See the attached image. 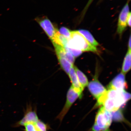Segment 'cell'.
Masks as SVG:
<instances>
[{
	"mask_svg": "<svg viewBox=\"0 0 131 131\" xmlns=\"http://www.w3.org/2000/svg\"><path fill=\"white\" fill-rule=\"evenodd\" d=\"M67 47L80 50L82 51L97 52L95 46L90 44L78 31H71L70 38L68 40Z\"/></svg>",
	"mask_w": 131,
	"mask_h": 131,
	"instance_id": "1",
	"label": "cell"
},
{
	"mask_svg": "<svg viewBox=\"0 0 131 131\" xmlns=\"http://www.w3.org/2000/svg\"><path fill=\"white\" fill-rule=\"evenodd\" d=\"M112 121L111 112L105 110L102 107L96 114L95 124L101 129V131H110L109 127Z\"/></svg>",
	"mask_w": 131,
	"mask_h": 131,
	"instance_id": "2",
	"label": "cell"
},
{
	"mask_svg": "<svg viewBox=\"0 0 131 131\" xmlns=\"http://www.w3.org/2000/svg\"><path fill=\"white\" fill-rule=\"evenodd\" d=\"M82 94L76 91L71 86L68 90L67 100L63 108L58 116L57 118L61 121L62 120L65 115L68 113L71 106L78 98H82Z\"/></svg>",
	"mask_w": 131,
	"mask_h": 131,
	"instance_id": "3",
	"label": "cell"
},
{
	"mask_svg": "<svg viewBox=\"0 0 131 131\" xmlns=\"http://www.w3.org/2000/svg\"><path fill=\"white\" fill-rule=\"evenodd\" d=\"M36 107L33 108L31 105H28L25 111L24 117L14 125V127L24 126L28 123L35 122L39 120Z\"/></svg>",
	"mask_w": 131,
	"mask_h": 131,
	"instance_id": "4",
	"label": "cell"
},
{
	"mask_svg": "<svg viewBox=\"0 0 131 131\" xmlns=\"http://www.w3.org/2000/svg\"><path fill=\"white\" fill-rule=\"evenodd\" d=\"M35 20L39 24L40 27L49 37L51 41L54 39L58 30L47 17H38Z\"/></svg>",
	"mask_w": 131,
	"mask_h": 131,
	"instance_id": "5",
	"label": "cell"
},
{
	"mask_svg": "<svg viewBox=\"0 0 131 131\" xmlns=\"http://www.w3.org/2000/svg\"><path fill=\"white\" fill-rule=\"evenodd\" d=\"M129 9L128 3L124 6L121 12L119 17L117 32L120 35H122L127 26V20L129 13Z\"/></svg>",
	"mask_w": 131,
	"mask_h": 131,
	"instance_id": "6",
	"label": "cell"
},
{
	"mask_svg": "<svg viewBox=\"0 0 131 131\" xmlns=\"http://www.w3.org/2000/svg\"><path fill=\"white\" fill-rule=\"evenodd\" d=\"M88 85L89 91L97 100L107 91L105 88L96 78L90 82Z\"/></svg>",
	"mask_w": 131,
	"mask_h": 131,
	"instance_id": "7",
	"label": "cell"
},
{
	"mask_svg": "<svg viewBox=\"0 0 131 131\" xmlns=\"http://www.w3.org/2000/svg\"><path fill=\"white\" fill-rule=\"evenodd\" d=\"M127 87L125 74L122 73L117 75L108 85V89H113L118 91L125 90Z\"/></svg>",
	"mask_w": 131,
	"mask_h": 131,
	"instance_id": "8",
	"label": "cell"
},
{
	"mask_svg": "<svg viewBox=\"0 0 131 131\" xmlns=\"http://www.w3.org/2000/svg\"><path fill=\"white\" fill-rule=\"evenodd\" d=\"M24 127V131H47L49 128L47 124L40 119L26 124Z\"/></svg>",
	"mask_w": 131,
	"mask_h": 131,
	"instance_id": "9",
	"label": "cell"
},
{
	"mask_svg": "<svg viewBox=\"0 0 131 131\" xmlns=\"http://www.w3.org/2000/svg\"><path fill=\"white\" fill-rule=\"evenodd\" d=\"M52 44L55 48L57 56L64 58L70 63L72 65H73L75 61L74 57L70 52L66 50L64 47L54 43Z\"/></svg>",
	"mask_w": 131,
	"mask_h": 131,
	"instance_id": "10",
	"label": "cell"
},
{
	"mask_svg": "<svg viewBox=\"0 0 131 131\" xmlns=\"http://www.w3.org/2000/svg\"><path fill=\"white\" fill-rule=\"evenodd\" d=\"M68 75L72 83V86L76 91L82 94L83 89L79 82L73 66L71 69Z\"/></svg>",
	"mask_w": 131,
	"mask_h": 131,
	"instance_id": "11",
	"label": "cell"
},
{
	"mask_svg": "<svg viewBox=\"0 0 131 131\" xmlns=\"http://www.w3.org/2000/svg\"><path fill=\"white\" fill-rule=\"evenodd\" d=\"M74 69L76 73L78 79L81 86L84 89L85 87L88 84V81L86 76L82 71L74 66H73Z\"/></svg>",
	"mask_w": 131,
	"mask_h": 131,
	"instance_id": "12",
	"label": "cell"
},
{
	"mask_svg": "<svg viewBox=\"0 0 131 131\" xmlns=\"http://www.w3.org/2000/svg\"><path fill=\"white\" fill-rule=\"evenodd\" d=\"M131 69V50H128V51L124 59L122 66V73L125 74Z\"/></svg>",
	"mask_w": 131,
	"mask_h": 131,
	"instance_id": "13",
	"label": "cell"
},
{
	"mask_svg": "<svg viewBox=\"0 0 131 131\" xmlns=\"http://www.w3.org/2000/svg\"><path fill=\"white\" fill-rule=\"evenodd\" d=\"M78 32L80 33L86 39L89 43L94 46H98L99 43L95 39L92 34L88 31L84 30H80Z\"/></svg>",
	"mask_w": 131,
	"mask_h": 131,
	"instance_id": "14",
	"label": "cell"
},
{
	"mask_svg": "<svg viewBox=\"0 0 131 131\" xmlns=\"http://www.w3.org/2000/svg\"><path fill=\"white\" fill-rule=\"evenodd\" d=\"M57 57L61 68L68 74L71 69L73 67V65H72L70 63L64 58L59 56Z\"/></svg>",
	"mask_w": 131,
	"mask_h": 131,
	"instance_id": "15",
	"label": "cell"
},
{
	"mask_svg": "<svg viewBox=\"0 0 131 131\" xmlns=\"http://www.w3.org/2000/svg\"><path fill=\"white\" fill-rule=\"evenodd\" d=\"M112 117V119L117 122H126V121L124 117L123 114L121 110H119L111 112Z\"/></svg>",
	"mask_w": 131,
	"mask_h": 131,
	"instance_id": "16",
	"label": "cell"
},
{
	"mask_svg": "<svg viewBox=\"0 0 131 131\" xmlns=\"http://www.w3.org/2000/svg\"><path fill=\"white\" fill-rule=\"evenodd\" d=\"M58 32L60 34L67 38L68 39L70 38L71 31L66 27H61L58 31Z\"/></svg>",
	"mask_w": 131,
	"mask_h": 131,
	"instance_id": "17",
	"label": "cell"
},
{
	"mask_svg": "<svg viewBox=\"0 0 131 131\" xmlns=\"http://www.w3.org/2000/svg\"><path fill=\"white\" fill-rule=\"evenodd\" d=\"M64 49L68 51L75 58L77 57L80 56L82 53V51L80 50H76V49H72V48H69L68 47H64Z\"/></svg>",
	"mask_w": 131,
	"mask_h": 131,
	"instance_id": "18",
	"label": "cell"
},
{
	"mask_svg": "<svg viewBox=\"0 0 131 131\" xmlns=\"http://www.w3.org/2000/svg\"><path fill=\"white\" fill-rule=\"evenodd\" d=\"M93 0H89V1L88 2V4H87L86 6V7H85V8H84V10H83V14H84L85 13L86 11H87V9H88V8L89 7V6L90 5V4H91V2H93Z\"/></svg>",
	"mask_w": 131,
	"mask_h": 131,
	"instance_id": "19",
	"label": "cell"
},
{
	"mask_svg": "<svg viewBox=\"0 0 131 131\" xmlns=\"http://www.w3.org/2000/svg\"><path fill=\"white\" fill-rule=\"evenodd\" d=\"M92 131H101V129L95 124H94L93 126L92 127Z\"/></svg>",
	"mask_w": 131,
	"mask_h": 131,
	"instance_id": "20",
	"label": "cell"
},
{
	"mask_svg": "<svg viewBox=\"0 0 131 131\" xmlns=\"http://www.w3.org/2000/svg\"><path fill=\"white\" fill-rule=\"evenodd\" d=\"M127 25L129 26L130 27L131 26V13H129V16L128 17L127 20Z\"/></svg>",
	"mask_w": 131,
	"mask_h": 131,
	"instance_id": "21",
	"label": "cell"
},
{
	"mask_svg": "<svg viewBox=\"0 0 131 131\" xmlns=\"http://www.w3.org/2000/svg\"><path fill=\"white\" fill-rule=\"evenodd\" d=\"M131 37L130 36V38H129V43H128V47H129V48H128V49H129V50H131Z\"/></svg>",
	"mask_w": 131,
	"mask_h": 131,
	"instance_id": "22",
	"label": "cell"
}]
</instances>
